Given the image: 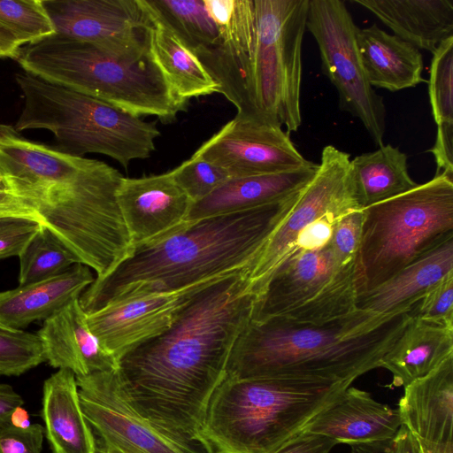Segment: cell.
<instances>
[{
	"instance_id": "obj_45",
	"label": "cell",
	"mask_w": 453,
	"mask_h": 453,
	"mask_svg": "<svg viewBox=\"0 0 453 453\" xmlns=\"http://www.w3.org/2000/svg\"><path fill=\"white\" fill-rule=\"evenodd\" d=\"M23 403V398L12 386L0 383V426L10 422L12 413Z\"/></svg>"
},
{
	"instance_id": "obj_32",
	"label": "cell",
	"mask_w": 453,
	"mask_h": 453,
	"mask_svg": "<svg viewBox=\"0 0 453 453\" xmlns=\"http://www.w3.org/2000/svg\"><path fill=\"white\" fill-rule=\"evenodd\" d=\"M146 8L170 27L192 50L209 47L219 38V29L204 0H142Z\"/></svg>"
},
{
	"instance_id": "obj_29",
	"label": "cell",
	"mask_w": 453,
	"mask_h": 453,
	"mask_svg": "<svg viewBox=\"0 0 453 453\" xmlns=\"http://www.w3.org/2000/svg\"><path fill=\"white\" fill-rule=\"evenodd\" d=\"M141 3L148 15V50L175 93L183 100L219 92V85L196 54Z\"/></svg>"
},
{
	"instance_id": "obj_9",
	"label": "cell",
	"mask_w": 453,
	"mask_h": 453,
	"mask_svg": "<svg viewBox=\"0 0 453 453\" xmlns=\"http://www.w3.org/2000/svg\"><path fill=\"white\" fill-rule=\"evenodd\" d=\"M355 262L341 264L329 244L295 250L273 271L257 297L252 320L282 318L320 324L357 309Z\"/></svg>"
},
{
	"instance_id": "obj_33",
	"label": "cell",
	"mask_w": 453,
	"mask_h": 453,
	"mask_svg": "<svg viewBox=\"0 0 453 453\" xmlns=\"http://www.w3.org/2000/svg\"><path fill=\"white\" fill-rule=\"evenodd\" d=\"M19 259V285L53 277L80 263L76 256L43 225L28 242Z\"/></svg>"
},
{
	"instance_id": "obj_40",
	"label": "cell",
	"mask_w": 453,
	"mask_h": 453,
	"mask_svg": "<svg viewBox=\"0 0 453 453\" xmlns=\"http://www.w3.org/2000/svg\"><path fill=\"white\" fill-rule=\"evenodd\" d=\"M42 224L27 219L0 221V260L21 254Z\"/></svg>"
},
{
	"instance_id": "obj_28",
	"label": "cell",
	"mask_w": 453,
	"mask_h": 453,
	"mask_svg": "<svg viewBox=\"0 0 453 453\" xmlns=\"http://www.w3.org/2000/svg\"><path fill=\"white\" fill-rule=\"evenodd\" d=\"M453 356V326L411 318L381 359L395 387H406Z\"/></svg>"
},
{
	"instance_id": "obj_36",
	"label": "cell",
	"mask_w": 453,
	"mask_h": 453,
	"mask_svg": "<svg viewBox=\"0 0 453 453\" xmlns=\"http://www.w3.org/2000/svg\"><path fill=\"white\" fill-rule=\"evenodd\" d=\"M171 172L193 203L203 199L230 178L222 168L193 156Z\"/></svg>"
},
{
	"instance_id": "obj_31",
	"label": "cell",
	"mask_w": 453,
	"mask_h": 453,
	"mask_svg": "<svg viewBox=\"0 0 453 453\" xmlns=\"http://www.w3.org/2000/svg\"><path fill=\"white\" fill-rule=\"evenodd\" d=\"M428 83L432 113L437 134L430 152L436 161V173L453 179V36L433 52Z\"/></svg>"
},
{
	"instance_id": "obj_30",
	"label": "cell",
	"mask_w": 453,
	"mask_h": 453,
	"mask_svg": "<svg viewBox=\"0 0 453 453\" xmlns=\"http://www.w3.org/2000/svg\"><path fill=\"white\" fill-rule=\"evenodd\" d=\"M349 173L354 197L361 209L418 185L409 175L406 155L390 144L357 156L349 162Z\"/></svg>"
},
{
	"instance_id": "obj_22",
	"label": "cell",
	"mask_w": 453,
	"mask_h": 453,
	"mask_svg": "<svg viewBox=\"0 0 453 453\" xmlns=\"http://www.w3.org/2000/svg\"><path fill=\"white\" fill-rule=\"evenodd\" d=\"M318 164L299 169L243 177H230L212 193L193 203L188 221L244 211L287 199L313 178Z\"/></svg>"
},
{
	"instance_id": "obj_21",
	"label": "cell",
	"mask_w": 453,
	"mask_h": 453,
	"mask_svg": "<svg viewBox=\"0 0 453 453\" xmlns=\"http://www.w3.org/2000/svg\"><path fill=\"white\" fill-rule=\"evenodd\" d=\"M401 426L398 409L376 401L367 391L349 387L337 403L319 413L303 431L350 445L390 439Z\"/></svg>"
},
{
	"instance_id": "obj_48",
	"label": "cell",
	"mask_w": 453,
	"mask_h": 453,
	"mask_svg": "<svg viewBox=\"0 0 453 453\" xmlns=\"http://www.w3.org/2000/svg\"><path fill=\"white\" fill-rule=\"evenodd\" d=\"M28 418L29 416L26 410L22 407H19L12 413L10 422L17 426L25 427L30 425Z\"/></svg>"
},
{
	"instance_id": "obj_37",
	"label": "cell",
	"mask_w": 453,
	"mask_h": 453,
	"mask_svg": "<svg viewBox=\"0 0 453 453\" xmlns=\"http://www.w3.org/2000/svg\"><path fill=\"white\" fill-rule=\"evenodd\" d=\"M411 318L453 326V272L433 285L409 311Z\"/></svg>"
},
{
	"instance_id": "obj_15",
	"label": "cell",
	"mask_w": 453,
	"mask_h": 453,
	"mask_svg": "<svg viewBox=\"0 0 453 453\" xmlns=\"http://www.w3.org/2000/svg\"><path fill=\"white\" fill-rule=\"evenodd\" d=\"M227 275L175 291L147 294L111 303L87 313L88 326L102 347L118 362L131 349L167 330L201 290Z\"/></svg>"
},
{
	"instance_id": "obj_6",
	"label": "cell",
	"mask_w": 453,
	"mask_h": 453,
	"mask_svg": "<svg viewBox=\"0 0 453 453\" xmlns=\"http://www.w3.org/2000/svg\"><path fill=\"white\" fill-rule=\"evenodd\" d=\"M24 106L14 126L50 131L59 150L83 157L98 153L127 168L145 159L160 135L156 122H147L103 100L45 81L25 72L15 74Z\"/></svg>"
},
{
	"instance_id": "obj_41",
	"label": "cell",
	"mask_w": 453,
	"mask_h": 453,
	"mask_svg": "<svg viewBox=\"0 0 453 453\" xmlns=\"http://www.w3.org/2000/svg\"><path fill=\"white\" fill-rule=\"evenodd\" d=\"M350 453H418L416 441L405 426L383 441L350 444Z\"/></svg>"
},
{
	"instance_id": "obj_23",
	"label": "cell",
	"mask_w": 453,
	"mask_h": 453,
	"mask_svg": "<svg viewBox=\"0 0 453 453\" xmlns=\"http://www.w3.org/2000/svg\"><path fill=\"white\" fill-rule=\"evenodd\" d=\"M95 279L91 269L79 263L53 277L0 291V323L23 330L43 321L79 298Z\"/></svg>"
},
{
	"instance_id": "obj_18",
	"label": "cell",
	"mask_w": 453,
	"mask_h": 453,
	"mask_svg": "<svg viewBox=\"0 0 453 453\" xmlns=\"http://www.w3.org/2000/svg\"><path fill=\"white\" fill-rule=\"evenodd\" d=\"M397 409L418 453H453V356L404 387Z\"/></svg>"
},
{
	"instance_id": "obj_44",
	"label": "cell",
	"mask_w": 453,
	"mask_h": 453,
	"mask_svg": "<svg viewBox=\"0 0 453 453\" xmlns=\"http://www.w3.org/2000/svg\"><path fill=\"white\" fill-rule=\"evenodd\" d=\"M7 219H27L42 225L40 217L19 197L6 188H0V221Z\"/></svg>"
},
{
	"instance_id": "obj_16",
	"label": "cell",
	"mask_w": 453,
	"mask_h": 453,
	"mask_svg": "<svg viewBox=\"0 0 453 453\" xmlns=\"http://www.w3.org/2000/svg\"><path fill=\"white\" fill-rule=\"evenodd\" d=\"M219 29L216 43L193 52L219 85L218 93L237 109L236 115L257 120L251 98L257 46L254 0H234L229 18Z\"/></svg>"
},
{
	"instance_id": "obj_27",
	"label": "cell",
	"mask_w": 453,
	"mask_h": 453,
	"mask_svg": "<svg viewBox=\"0 0 453 453\" xmlns=\"http://www.w3.org/2000/svg\"><path fill=\"white\" fill-rule=\"evenodd\" d=\"M357 45L369 84L395 92L422 82L423 58L420 50L376 24L358 29Z\"/></svg>"
},
{
	"instance_id": "obj_14",
	"label": "cell",
	"mask_w": 453,
	"mask_h": 453,
	"mask_svg": "<svg viewBox=\"0 0 453 453\" xmlns=\"http://www.w3.org/2000/svg\"><path fill=\"white\" fill-rule=\"evenodd\" d=\"M230 177L287 172L311 165L281 127L236 115L192 155Z\"/></svg>"
},
{
	"instance_id": "obj_5",
	"label": "cell",
	"mask_w": 453,
	"mask_h": 453,
	"mask_svg": "<svg viewBox=\"0 0 453 453\" xmlns=\"http://www.w3.org/2000/svg\"><path fill=\"white\" fill-rule=\"evenodd\" d=\"M17 61L27 73L137 117L155 116L169 123L187 106L149 50L136 61H126L90 42L54 34L21 47Z\"/></svg>"
},
{
	"instance_id": "obj_2",
	"label": "cell",
	"mask_w": 453,
	"mask_h": 453,
	"mask_svg": "<svg viewBox=\"0 0 453 453\" xmlns=\"http://www.w3.org/2000/svg\"><path fill=\"white\" fill-rule=\"evenodd\" d=\"M300 192L280 202L188 221L157 242L134 248L81 293L82 309L90 313L122 299L175 291L248 269Z\"/></svg>"
},
{
	"instance_id": "obj_20",
	"label": "cell",
	"mask_w": 453,
	"mask_h": 453,
	"mask_svg": "<svg viewBox=\"0 0 453 453\" xmlns=\"http://www.w3.org/2000/svg\"><path fill=\"white\" fill-rule=\"evenodd\" d=\"M86 317L76 298L43 320L36 334L51 367L70 370L76 377L117 369L116 358L102 347Z\"/></svg>"
},
{
	"instance_id": "obj_25",
	"label": "cell",
	"mask_w": 453,
	"mask_h": 453,
	"mask_svg": "<svg viewBox=\"0 0 453 453\" xmlns=\"http://www.w3.org/2000/svg\"><path fill=\"white\" fill-rule=\"evenodd\" d=\"M42 418L51 453H96V434L81 406L75 374L58 369L42 387Z\"/></svg>"
},
{
	"instance_id": "obj_24",
	"label": "cell",
	"mask_w": 453,
	"mask_h": 453,
	"mask_svg": "<svg viewBox=\"0 0 453 453\" xmlns=\"http://www.w3.org/2000/svg\"><path fill=\"white\" fill-rule=\"evenodd\" d=\"M453 272V235L412 261L389 280L357 298V308L379 314L410 311L427 290Z\"/></svg>"
},
{
	"instance_id": "obj_49",
	"label": "cell",
	"mask_w": 453,
	"mask_h": 453,
	"mask_svg": "<svg viewBox=\"0 0 453 453\" xmlns=\"http://www.w3.org/2000/svg\"><path fill=\"white\" fill-rule=\"evenodd\" d=\"M0 188H5L4 184V182H3V180H2V178H1V176H0Z\"/></svg>"
},
{
	"instance_id": "obj_19",
	"label": "cell",
	"mask_w": 453,
	"mask_h": 453,
	"mask_svg": "<svg viewBox=\"0 0 453 453\" xmlns=\"http://www.w3.org/2000/svg\"><path fill=\"white\" fill-rule=\"evenodd\" d=\"M88 161L29 141L14 127L0 124V176L5 188L22 201L74 176Z\"/></svg>"
},
{
	"instance_id": "obj_43",
	"label": "cell",
	"mask_w": 453,
	"mask_h": 453,
	"mask_svg": "<svg viewBox=\"0 0 453 453\" xmlns=\"http://www.w3.org/2000/svg\"><path fill=\"white\" fill-rule=\"evenodd\" d=\"M336 444L327 436L303 431L273 453H329Z\"/></svg>"
},
{
	"instance_id": "obj_42",
	"label": "cell",
	"mask_w": 453,
	"mask_h": 453,
	"mask_svg": "<svg viewBox=\"0 0 453 453\" xmlns=\"http://www.w3.org/2000/svg\"><path fill=\"white\" fill-rule=\"evenodd\" d=\"M335 221L329 218H323L308 225L296 236L289 254L295 250L310 251L325 247L331 239Z\"/></svg>"
},
{
	"instance_id": "obj_7",
	"label": "cell",
	"mask_w": 453,
	"mask_h": 453,
	"mask_svg": "<svg viewBox=\"0 0 453 453\" xmlns=\"http://www.w3.org/2000/svg\"><path fill=\"white\" fill-rule=\"evenodd\" d=\"M355 259L357 296L453 235V179L445 174L363 209Z\"/></svg>"
},
{
	"instance_id": "obj_10",
	"label": "cell",
	"mask_w": 453,
	"mask_h": 453,
	"mask_svg": "<svg viewBox=\"0 0 453 453\" xmlns=\"http://www.w3.org/2000/svg\"><path fill=\"white\" fill-rule=\"evenodd\" d=\"M306 28L319 46L321 69L335 87L340 108L360 119L374 143L383 145L386 109L369 84L360 59L355 24L342 0H309Z\"/></svg>"
},
{
	"instance_id": "obj_35",
	"label": "cell",
	"mask_w": 453,
	"mask_h": 453,
	"mask_svg": "<svg viewBox=\"0 0 453 453\" xmlns=\"http://www.w3.org/2000/svg\"><path fill=\"white\" fill-rule=\"evenodd\" d=\"M45 362L36 334L0 323V375L19 376Z\"/></svg>"
},
{
	"instance_id": "obj_8",
	"label": "cell",
	"mask_w": 453,
	"mask_h": 453,
	"mask_svg": "<svg viewBox=\"0 0 453 453\" xmlns=\"http://www.w3.org/2000/svg\"><path fill=\"white\" fill-rule=\"evenodd\" d=\"M256 62L251 98L257 120L290 134L301 122L302 43L309 0H254Z\"/></svg>"
},
{
	"instance_id": "obj_3",
	"label": "cell",
	"mask_w": 453,
	"mask_h": 453,
	"mask_svg": "<svg viewBox=\"0 0 453 453\" xmlns=\"http://www.w3.org/2000/svg\"><path fill=\"white\" fill-rule=\"evenodd\" d=\"M410 319L408 311L384 315L357 308L320 324L251 319L234 346L226 378L354 382L380 367Z\"/></svg>"
},
{
	"instance_id": "obj_11",
	"label": "cell",
	"mask_w": 453,
	"mask_h": 453,
	"mask_svg": "<svg viewBox=\"0 0 453 453\" xmlns=\"http://www.w3.org/2000/svg\"><path fill=\"white\" fill-rule=\"evenodd\" d=\"M349 154L333 145L323 148L320 163L311 181L301 190L288 215L267 239L248 270L257 297L279 265L291 252L298 234L314 221L334 220L360 210L349 178Z\"/></svg>"
},
{
	"instance_id": "obj_26",
	"label": "cell",
	"mask_w": 453,
	"mask_h": 453,
	"mask_svg": "<svg viewBox=\"0 0 453 453\" xmlns=\"http://www.w3.org/2000/svg\"><path fill=\"white\" fill-rule=\"evenodd\" d=\"M370 11L395 35L434 52L453 36L452 0H352Z\"/></svg>"
},
{
	"instance_id": "obj_17",
	"label": "cell",
	"mask_w": 453,
	"mask_h": 453,
	"mask_svg": "<svg viewBox=\"0 0 453 453\" xmlns=\"http://www.w3.org/2000/svg\"><path fill=\"white\" fill-rule=\"evenodd\" d=\"M116 198L134 248L157 242L185 226L194 203L171 171L122 177Z\"/></svg>"
},
{
	"instance_id": "obj_12",
	"label": "cell",
	"mask_w": 453,
	"mask_h": 453,
	"mask_svg": "<svg viewBox=\"0 0 453 453\" xmlns=\"http://www.w3.org/2000/svg\"><path fill=\"white\" fill-rule=\"evenodd\" d=\"M55 34L136 61L148 52V15L141 0H42Z\"/></svg>"
},
{
	"instance_id": "obj_39",
	"label": "cell",
	"mask_w": 453,
	"mask_h": 453,
	"mask_svg": "<svg viewBox=\"0 0 453 453\" xmlns=\"http://www.w3.org/2000/svg\"><path fill=\"white\" fill-rule=\"evenodd\" d=\"M43 435L38 423L25 427L5 423L0 426V453H42Z\"/></svg>"
},
{
	"instance_id": "obj_46",
	"label": "cell",
	"mask_w": 453,
	"mask_h": 453,
	"mask_svg": "<svg viewBox=\"0 0 453 453\" xmlns=\"http://www.w3.org/2000/svg\"><path fill=\"white\" fill-rule=\"evenodd\" d=\"M20 49L21 47L11 35L0 30V58L17 60Z\"/></svg>"
},
{
	"instance_id": "obj_38",
	"label": "cell",
	"mask_w": 453,
	"mask_h": 453,
	"mask_svg": "<svg viewBox=\"0 0 453 453\" xmlns=\"http://www.w3.org/2000/svg\"><path fill=\"white\" fill-rule=\"evenodd\" d=\"M363 216V209L355 210L341 217L333 226L328 244L336 259L342 265L355 262L360 242Z\"/></svg>"
},
{
	"instance_id": "obj_4",
	"label": "cell",
	"mask_w": 453,
	"mask_h": 453,
	"mask_svg": "<svg viewBox=\"0 0 453 453\" xmlns=\"http://www.w3.org/2000/svg\"><path fill=\"white\" fill-rule=\"evenodd\" d=\"M352 382L297 378H225L212 394L203 436L215 453H273Z\"/></svg>"
},
{
	"instance_id": "obj_1",
	"label": "cell",
	"mask_w": 453,
	"mask_h": 453,
	"mask_svg": "<svg viewBox=\"0 0 453 453\" xmlns=\"http://www.w3.org/2000/svg\"><path fill=\"white\" fill-rule=\"evenodd\" d=\"M247 273L201 290L167 330L118 360L117 383L127 403L179 441L209 447L207 407L257 300Z\"/></svg>"
},
{
	"instance_id": "obj_34",
	"label": "cell",
	"mask_w": 453,
	"mask_h": 453,
	"mask_svg": "<svg viewBox=\"0 0 453 453\" xmlns=\"http://www.w3.org/2000/svg\"><path fill=\"white\" fill-rule=\"evenodd\" d=\"M0 30L20 47L55 34L42 0H0Z\"/></svg>"
},
{
	"instance_id": "obj_47",
	"label": "cell",
	"mask_w": 453,
	"mask_h": 453,
	"mask_svg": "<svg viewBox=\"0 0 453 453\" xmlns=\"http://www.w3.org/2000/svg\"><path fill=\"white\" fill-rule=\"evenodd\" d=\"M96 453H133L114 442L100 438H96Z\"/></svg>"
},
{
	"instance_id": "obj_13",
	"label": "cell",
	"mask_w": 453,
	"mask_h": 453,
	"mask_svg": "<svg viewBox=\"0 0 453 453\" xmlns=\"http://www.w3.org/2000/svg\"><path fill=\"white\" fill-rule=\"evenodd\" d=\"M83 414L97 438L133 453H215L171 436L137 413L122 396L115 370L76 377Z\"/></svg>"
}]
</instances>
